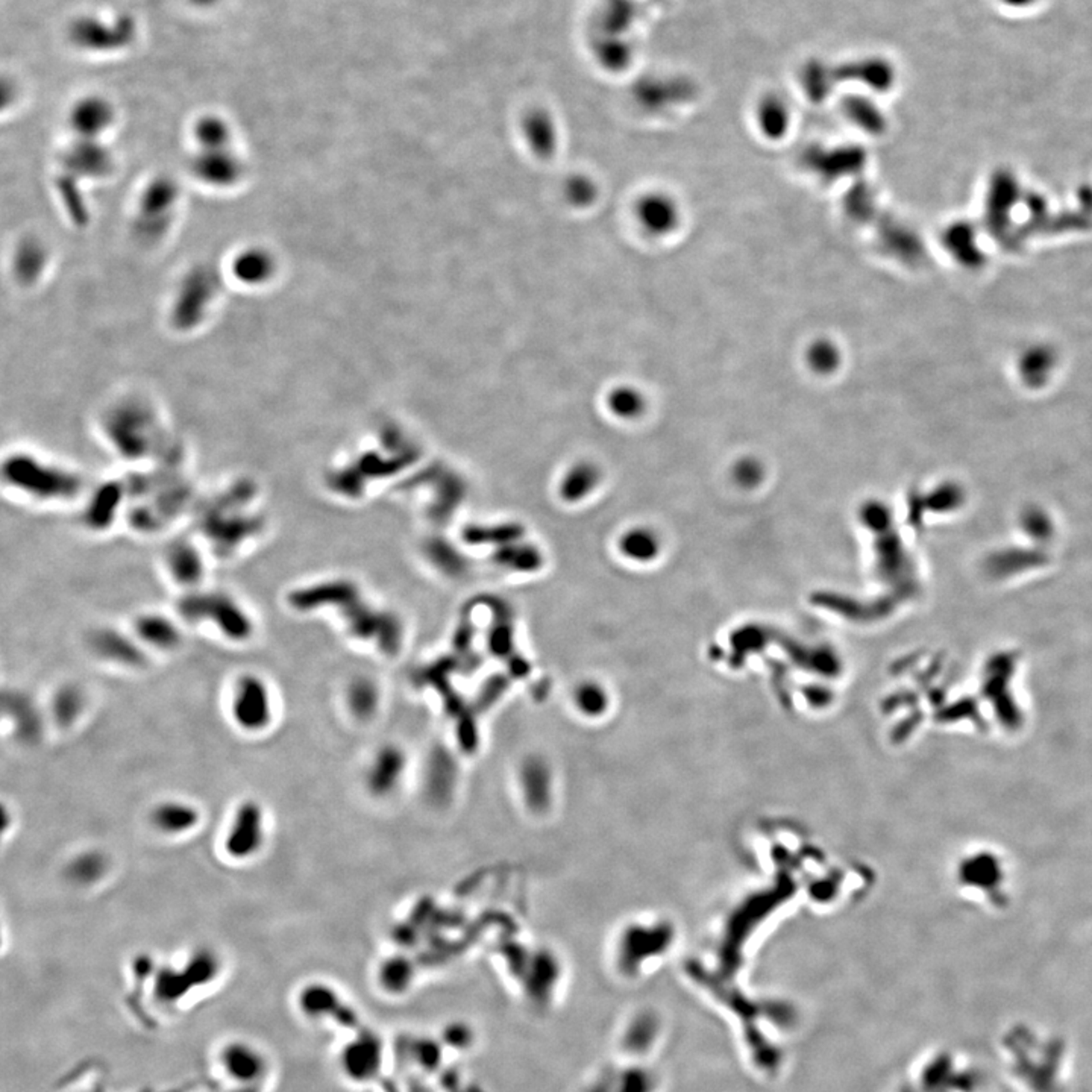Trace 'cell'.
Wrapping results in <instances>:
<instances>
[{
	"label": "cell",
	"mask_w": 1092,
	"mask_h": 1092,
	"mask_svg": "<svg viewBox=\"0 0 1092 1092\" xmlns=\"http://www.w3.org/2000/svg\"><path fill=\"white\" fill-rule=\"evenodd\" d=\"M299 1006L302 1012L319 1021H330L340 1027L357 1029L358 1020L351 1006H347L330 986L310 985L299 995Z\"/></svg>",
	"instance_id": "3"
},
{
	"label": "cell",
	"mask_w": 1092,
	"mask_h": 1092,
	"mask_svg": "<svg viewBox=\"0 0 1092 1092\" xmlns=\"http://www.w3.org/2000/svg\"><path fill=\"white\" fill-rule=\"evenodd\" d=\"M595 196H597V187L586 176L571 178L566 184V197L569 199L571 204L584 206L589 205Z\"/></svg>",
	"instance_id": "17"
},
{
	"label": "cell",
	"mask_w": 1092,
	"mask_h": 1092,
	"mask_svg": "<svg viewBox=\"0 0 1092 1092\" xmlns=\"http://www.w3.org/2000/svg\"><path fill=\"white\" fill-rule=\"evenodd\" d=\"M1003 2L1007 5H1012V7H1026V5H1029L1032 0H1003Z\"/></svg>",
	"instance_id": "22"
},
{
	"label": "cell",
	"mask_w": 1092,
	"mask_h": 1092,
	"mask_svg": "<svg viewBox=\"0 0 1092 1092\" xmlns=\"http://www.w3.org/2000/svg\"><path fill=\"white\" fill-rule=\"evenodd\" d=\"M234 716L244 730H263L270 721V701L266 686L259 678H243L237 689Z\"/></svg>",
	"instance_id": "6"
},
{
	"label": "cell",
	"mask_w": 1092,
	"mask_h": 1092,
	"mask_svg": "<svg viewBox=\"0 0 1092 1092\" xmlns=\"http://www.w3.org/2000/svg\"><path fill=\"white\" fill-rule=\"evenodd\" d=\"M263 842V810L257 802H248L237 810L236 819L229 832L225 849L234 859H246L255 854Z\"/></svg>",
	"instance_id": "5"
},
{
	"label": "cell",
	"mask_w": 1092,
	"mask_h": 1092,
	"mask_svg": "<svg viewBox=\"0 0 1092 1092\" xmlns=\"http://www.w3.org/2000/svg\"><path fill=\"white\" fill-rule=\"evenodd\" d=\"M592 481H593V472L589 471L588 468L577 469L566 481V495L574 498L578 494H586L592 488Z\"/></svg>",
	"instance_id": "20"
},
{
	"label": "cell",
	"mask_w": 1092,
	"mask_h": 1092,
	"mask_svg": "<svg viewBox=\"0 0 1092 1092\" xmlns=\"http://www.w3.org/2000/svg\"><path fill=\"white\" fill-rule=\"evenodd\" d=\"M519 781H520V792L524 797V802L530 809L536 812L548 809V806L552 802L554 780H552L550 766L545 763V760L539 757L527 759L520 766Z\"/></svg>",
	"instance_id": "7"
},
{
	"label": "cell",
	"mask_w": 1092,
	"mask_h": 1092,
	"mask_svg": "<svg viewBox=\"0 0 1092 1092\" xmlns=\"http://www.w3.org/2000/svg\"><path fill=\"white\" fill-rule=\"evenodd\" d=\"M806 358L810 369L813 372L821 375H828L838 369L841 364V349L828 338L817 340L810 343Z\"/></svg>",
	"instance_id": "12"
},
{
	"label": "cell",
	"mask_w": 1092,
	"mask_h": 1092,
	"mask_svg": "<svg viewBox=\"0 0 1092 1092\" xmlns=\"http://www.w3.org/2000/svg\"><path fill=\"white\" fill-rule=\"evenodd\" d=\"M622 552L636 562H650L657 557L661 551L659 537L646 528H636L624 536L621 541Z\"/></svg>",
	"instance_id": "10"
},
{
	"label": "cell",
	"mask_w": 1092,
	"mask_h": 1092,
	"mask_svg": "<svg viewBox=\"0 0 1092 1092\" xmlns=\"http://www.w3.org/2000/svg\"><path fill=\"white\" fill-rule=\"evenodd\" d=\"M1001 1061L1009 1076L1033 1067L1022 1092H1065L1069 1080L1067 1042L1039 1030H1011L1001 1039Z\"/></svg>",
	"instance_id": "1"
},
{
	"label": "cell",
	"mask_w": 1092,
	"mask_h": 1092,
	"mask_svg": "<svg viewBox=\"0 0 1092 1092\" xmlns=\"http://www.w3.org/2000/svg\"><path fill=\"white\" fill-rule=\"evenodd\" d=\"M575 704L584 715H598L605 708V693L597 684H582L575 691Z\"/></svg>",
	"instance_id": "16"
},
{
	"label": "cell",
	"mask_w": 1092,
	"mask_h": 1092,
	"mask_svg": "<svg viewBox=\"0 0 1092 1092\" xmlns=\"http://www.w3.org/2000/svg\"><path fill=\"white\" fill-rule=\"evenodd\" d=\"M636 217L640 228L652 237L672 234L682 219L680 205L669 193L648 191L637 201Z\"/></svg>",
	"instance_id": "2"
},
{
	"label": "cell",
	"mask_w": 1092,
	"mask_h": 1092,
	"mask_svg": "<svg viewBox=\"0 0 1092 1092\" xmlns=\"http://www.w3.org/2000/svg\"><path fill=\"white\" fill-rule=\"evenodd\" d=\"M407 755L398 745L379 748L366 772V786L375 797L394 794L405 778Z\"/></svg>",
	"instance_id": "4"
},
{
	"label": "cell",
	"mask_w": 1092,
	"mask_h": 1092,
	"mask_svg": "<svg viewBox=\"0 0 1092 1092\" xmlns=\"http://www.w3.org/2000/svg\"><path fill=\"white\" fill-rule=\"evenodd\" d=\"M734 478L740 486L751 488L762 479V468L755 460H742L734 468Z\"/></svg>",
	"instance_id": "19"
},
{
	"label": "cell",
	"mask_w": 1092,
	"mask_h": 1092,
	"mask_svg": "<svg viewBox=\"0 0 1092 1092\" xmlns=\"http://www.w3.org/2000/svg\"><path fill=\"white\" fill-rule=\"evenodd\" d=\"M152 823L165 833H184L196 827L199 812L185 802H165L154 810Z\"/></svg>",
	"instance_id": "9"
},
{
	"label": "cell",
	"mask_w": 1092,
	"mask_h": 1092,
	"mask_svg": "<svg viewBox=\"0 0 1092 1092\" xmlns=\"http://www.w3.org/2000/svg\"><path fill=\"white\" fill-rule=\"evenodd\" d=\"M381 983L385 990L394 992V990H404L410 985L411 979V968L409 962L404 959H390L387 960L384 965L381 967Z\"/></svg>",
	"instance_id": "15"
},
{
	"label": "cell",
	"mask_w": 1092,
	"mask_h": 1092,
	"mask_svg": "<svg viewBox=\"0 0 1092 1092\" xmlns=\"http://www.w3.org/2000/svg\"><path fill=\"white\" fill-rule=\"evenodd\" d=\"M609 407L616 416L635 419L644 411V394L635 387H618L609 396Z\"/></svg>",
	"instance_id": "13"
},
{
	"label": "cell",
	"mask_w": 1092,
	"mask_h": 1092,
	"mask_svg": "<svg viewBox=\"0 0 1092 1092\" xmlns=\"http://www.w3.org/2000/svg\"><path fill=\"white\" fill-rule=\"evenodd\" d=\"M107 870V862L99 853H86L76 857L69 866V875L78 883L99 880Z\"/></svg>",
	"instance_id": "14"
},
{
	"label": "cell",
	"mask_w": 1092,
	"mask_h": 1092,
	"mask_svg": "<svg viewBox=\"0 0 1092 1092\" xmlns=\"http://www.w3.org/2000/svg\"><path fill=\"white\" fill-rule=\"evenodd\" d=\"M757 120L763 135H768L771 138H780L781 135H785L786 129L789 126V111L786 108L785 103L777 97L774 96L766 97L759 107Z\"/></svg>",
	"instance_id": "11"
},
{
	"label": "cell",
	"mask_w": 1092,
	"mask_h": 1092,
	"mask_svg": "<svg viewBox=\"0 0 1092 1092\" xmlns=\"http://www.w3.org/2000/svg\"><path fill=\"white\" fill-rule=\"evenodd\" d=\"M222 1067L238 1084L257 1082L264 1074V1059L249 1045L231 1044L222 1052Z\"/></svg>",
	"instance_id": "8"
},
{
	"label": "cell",
	"mask_w": 1092,
	"mask_h": 1092,
	"mask_svg": "<svg viewBox=\"0 0 1092 1092\" xmlns=\"http://www.w3.org/2000/svg\"><path fill=\"white\" fill-rule=\"evenodd\" d=\"M78 710L79 701L73 693L63 695V697H60V700L56 701V715L64 723L71 721L73 716L78 713Z\"/></svg>",
	"instance_id": "21"
},
{
	"label": "cell",
	"mask_w": 1092,
	"mask_h": 1092,
	"mask_svg": "<svg viewBox=\"0 0 1092 1092\" xmlns=\"http://www.w3.org/2000/svg\"><path fill=\"white\" fill-rule=\"evenodd\" d=\"M351 706L358 716H369L375 708V693L368 684H358L351 691Z\"/></svg>",
	"instance_id": "18"
}]
</instances>
